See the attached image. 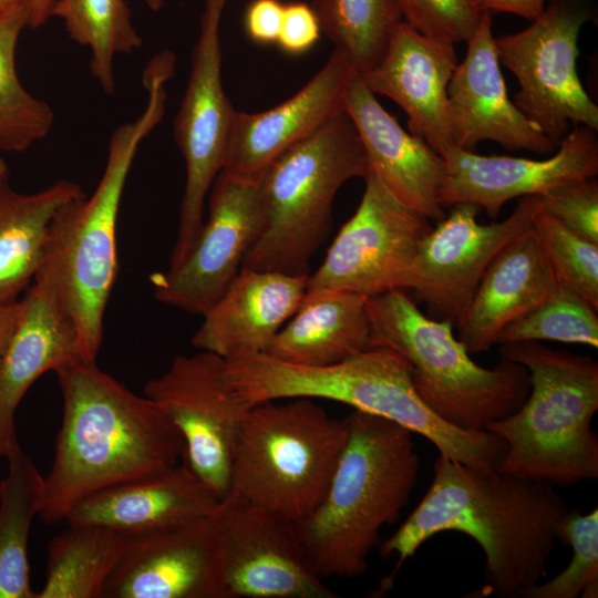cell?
I'll return each mask as SVG.
<instances>
[{
    "label": "cell",
    "instance_id": "cell-1",
    "mask_svg": "<svg viewBox=\"0 0 598 598\" xmlns=\"http://www.w3.org/2000/svg\"><path fill=\"white\" fill-rule=\"evenodd\" d=\"M433 481L419 505L384 542L383 557L396 570L432 536L457 532L472 537L485 555L481 595L523 598L546 575L565 501L545 482L478 471L439 455Z\"/></svg>",
    "mask_w": 598,
    "mask_h": 598
},
{
    "label": "cell",
    "instance_id": "cell-2",
    "mask_svg": "<svg viewBox=\"0 0 598 598\" xmlns=\"http://www.w3.org/2000/svg\"><path fill=\"white\" fill-rule=\"evenodd\" d=\"M55 373L63 416L43 481L39 515L45 523L65 520L99 491L184 461L183 436L156 402L135 394L95 361L80 360Z\"/></svg>",
    "mask_w": 598,
    "mask_h": 598
},
{
    "label": "cell",
    "instance_id": "cell-3",
    "mask_svg": "<svg viewBox=\"0 0 598 598\" xmlns=\"http://www.w3.org/2000/svg\"><path fill=\"white\" fill-rule=\"evenodd\" d=\"M172 76L164 64L147 65L143 74L145 109L113 131L93 194L62 205L49 228L34 280L48 287L66 312L86 361H95L103 341L104 313L117 269L116 224L126 181L141 144L163 120L165 85Z\"/></svg>",
    "mask_w": 598,
    "mask_h": 598
},
{
    "label": "cell",
    "instance_id": "cell-4",
    "mask_svg": "<svg viewBox=\"0 0 598 598\" xmlns=\"http://www.w3.org/2000/svg\"><path fill=\"white\" fill-rule=\"evenodd\" d=\"M226 377L251 406L279 399H326L374 414L427 439L440 454L478 471L496 470L506 443L487 430H463L417 395L412 367L388 348H369L327 365H300L258 353L226 360Z\"/></svg>",
    "mask_w": 598,
    "mask_h": 598
},
{
    "label": "cell",
    "instance_id": "cell-5",
    "mask_svg": "<svg viewBox=\"0 0 598 598\" xmlns=\"http://www.w3.org/2000/svg\"><path fill=\"white\" fill-rule=\"evenodd\" d=\"M347 439L329 487L317 508L297 522L316 574L352 579L368 569L383 526L393 524L419 480L412 432L357 411L344 417Z\"/></svg>",
    "mask_w": 598,
    "mask_h": 598
},
{
    "label": "cell",
    "instance_id": "cell-6",
    "mask_svg": "<svg viewBox=\"0 0 598 598\" xmlns=\"http://www.w3.org/2000/svg\"><path fill=\"white\" fill-rule=\"evenodd\" d=\"M499 346L501 359L527 369L529 392L514 413L485 426L506 443L496 470L560 486L598 478L597 361L538 341Z\"/></svg>",
    "mask_w": 598,
    "mask_h": 598
},
{
    "label": "cell",
    "instance_id": "cell-7",
    "mask_svg": "<svg viewBox=\"0 0 598 598\" xmlns=\"http://www.w3.org/2000/svg\"><path fill=\"white\" fill-rule=\"evenodd\" d=\"M369 348H388L412 367L420 399L441 419L463 430H485L514 413L529 392L525 367L501 360L493 368L473 361L446 321L424 315L396 289L368 297Z\"/></svg>",
    "mask_w": 598,
    "mask_h": 598
},
{
    "label": "cell",
    "instance_id": "cell-8",
    "mask_svg": "<svg viewBox=\"0 0 598 598\" xmlns=\"http://www.w3.org/2000/svg\"><path fill=\"white\" fill-rule=\"evenodd\" d=\"M368 174L362 142L346 112L287 148L259 182L262 227L243 267L310 275V260L331 229L338 190Z\"/></svg>",
    "mask_w": 598,
    "mask_h": 598
},
{
    "label": "cell",
    "instance_id": "cell-9",
    "mask_svg": "<svg viewBox=\"0 0 598 598\" xmlns=\"http://www.w3.org/2000/svg\"><path fill=\"white\" fill-rule=\"evenodd\" d=\"M347 439L344 419L313 399L249 409L236 442L229 492L295 523L322 501Z\"/></svg>",
    "mask_w": 598,
    "mask_h": 598
},
{
    "label": "cell",
    "instance_id": "cell-10",
    "mask_svg": "<svg viewBox=\"0 0 598 598\" xmlns=\"http://www.w3.org/2000/svg\"><path fill=\"white\" fill-rule=\"evenodd\" d=\"M591 19L579 0H548L532 23L495 38L499 63L516 78L514 104L557 147L570 126L598 130V106L577 72L578 38Z\"/></svg>",
    "mask_w": 598,
    "mask_h": 598
},
{
    "label": "cell",
    "instance_id": "cell-11",
    "mask_svg": "<svg viewBox=\"0 0 598 598\" xmlns=\"http://www.w3.org/2000/svg\"><path fill=\"white\" fill-rule=\"evenodd\" d=\"M226 1H205L187 85L174 122L186 182L169 268L182 262L199 235L205 202L223 171L236 114L221 81L219 27Z\"/></svg>",
    "mask_w": 598,
    "mask_h": 598
},
{
    "label": "cell",
    "instance_id": "cell-12",
    "mask_svg": "<svg viewBox=\"0 0 598 598\" xmlns=\"http://www.w3.org/2000/svg\"><path fill=\"white\" fill-rule=\"evenodd\" d=\"M360 204L342 225L309 288H337L365 297L411 289L431 220L400 202L369 172Z\"/></svg>",
    "mask_w": 598,
    "mask_h": 598
},
{
    "label": "cell",
    "instance_id": "cell-13",
    "mask_svg": "<svg viewBox=\"0 0 598 598\" xmlns=\"http://www.w3.org/2000/svg\"><path fill=\"white\" fill-rule=\"evenodd\" d=\"M143 393L156 402L181 432L184 461L220 499L230 487L236 442L251 408L226 377V360L202 351L177 355Z\"/></svg>",
    "mask_w": 598,
    "mask_h": 598
},
{
    "label": "cell",
    "instance_id": "cell-14",
    "mask_svg": "<svg viewBox=\"0 0 598 598\" xmlns=\"http://www.w3.org/2000/svg\"><path fill=\"white\" fill-rule=\"evenodd\" d=\"M227 598H334L297 525L228 492L212 513Z\"/></svg>",
    "mask_w": 598,
    "mask_h": 598
},
{
    "label": "cell",
    "instance_id": "cell-15",
    "mask_svg": "<svg viewBox=\"0 0 598 598\" xmlns=\"http://www.w3.org/2000/svg\"><path fill=\"white\" fill-rule=\"evenodd\" d=\"M209 193L208 217L186 257L152 277L159 302L202 316L237 277L262 227L259 184L220 172Z\"/></svg>",
    "mask_w": 598,
    "mask_h": 598
},
{
    "label": "cell",
    "instance_id": "cell-16",
    "mask_svg": "<svg viewBox=\"0 0 598 598\" xmlns=\"http://www.w3.org/2000/svg\"><path fill=\"white\" fill-rule=\"evenodd\" d=\"M538 196L522 197L502 221L482 225L473 204L454 205L421 244L412 288L427 316L456 328L464 318L481 278L496 255L530 228Z\"/></svg>",
    "mask_w": 598,
    "mask_h": 598
},
{
    "label": "cell",
    "instance_id": "cell-17",
    "mask_svg": "<svg viewBox=\"0 0 598 598\" xmlns=\"http://www.w3.org/2000/svg\"><path fill=\"white\" fill-rule=\"evenodd\" d=\"M126 536L103 598H227L212 514Z\"/></svg>",
    "mask_w": 598,
    "mask_h": 598
},
{
    "label": "cell",
    "instance_id": "cell-18",
    "mask_svg": "<svg viewBox=\"0 0 598 598\" xmlns=\"http://www.w3.org/2000/svg\"><path fill=\"white\" fill-rule=\"evenodd\" d=\"M442 156L445 176L439 194L441 206L473 204L492 218H497L511 199L538 196L598 174L596 131L585 125L573 126L559 143L558 152L546 159L485 156L457 146Z\"/></svg>",
    "mask_w": 598,
    "mask_h": 598
},
{
    "label": "cell",
    "instance_id": "cell-19",
    "mask_svg": "<svg viewBox=\"0 0 598 598\" xmlns=\"http://www.w3.org/2000/svg\"><path fill=\"white\" fill-rule=\"evenodd\" d=\"M353 72L346 53L334 48L326 64L288 100L264 112L236 111L221 172L241 183L259 184L276 157L346 112L344 94Z\"/></svg>",
    "mask_w": 598,
    "mask_h": 598
},
{
    "label": "cell",
    "instance_id": "cell-20",
    "mask_svg": "<svg viewBox=\"0 0 598 598\" xmlns=\"http://www.w3.org/2000/svg\"><path fill=\"white\" fill-rule=\"evenodd\" d=\"M457 64L455 43L402 21L381 59L359 76L372 93L404 111L411 134L443 155L455 146L447 89Z\"/></svg>",
    "mask_w": 598,
    "mask_h": 598
},
{
    "label": "cell",
    "instance_id": "cell-21",
    "mask_svg": "<svg viewBox=\"0 0 598 598\" xmlns=\"http://www.w3.org/2000/svg\"><path fill=\"white\" fill-rule=\"evenodd\" d=\"M466 44L464 60L457 64L447 89L455 146L474 152L478 143L493 141L507 151L553 153L557 146L508 96L491 12L483 13Z\"/></svg>",
    "mask_w": 598,
    "mask_h": 598
},
{
    "label": "cell",
    "instance_id": "cell-22",
    "mask_svg": "<svg viewBox=\"0 0 598 598\" xmlns=\"http://www.w3.org/2000/svg\"><path fill=\"white\" fill-rule=\"evenodd\" d=\"M344 111L362 142L369 172L400 202L440 223L446 216L439 200L443 156L406 132L355 72L344 94Z\"/></svg>",
    "mask_w": 598,
    "mask_h": 598
},
{
    "label": "cell",
    "instance_id": "cell-23",
    "mask_svg": "<svg viewBox=\"0 0 598 598\" xmlns=\"http://www.w3.org/2000/svg\"><path fill=\"white\" fill-rule=\"evenodd\" d=\"M308 277L241 267L225 293L203 315L192 346L225 360L266 353L298 309Z\"/></svg>",
    "mask_w": 598,
    "mask_h": 598
},
{
    "label": "cell",
    "instance_id": "cell-24",
    "mask_svg": "<svg viewBox=\"0 0 598 598\" xmlns=\"http://www.w3.org/2000/svg\"><path fill=\"white\" fill-rule=\"evenodd\" d=\"M20 301L18 326L0 358V455L6 457L19 444L14 415L29 388L43 373L84 360L73 323L48 287L33 280Z\"/></svg>",
    "mask_w": 598,
    "mask_h": 598
},
{
    "label": "cell",
    "instance_id": "cell-25",
    "mask_svg": "<svg viewBox=\"0 0 598 598\" xmlns=\"http://www.w3.org/2000/svg\"><path fill=\"white\" fill-rule=\"evenodd\" d=\"M219 498L183 461L168 470L99 491L79 502L65 520L126 535L208 516Z\"/></svg>",
    "mask_w": 598,
    "mask_h": 598
},
{
    "label": "cell",
    "instance_id": "cell-26",
    "mask_svg": "<svg viewBox=\"0 0 598 598\" xmlns=\"http://www.w3.org/2000/svg\"><path fill=\"white\" fill-rule=\"evenodd\" d=\"M560 282L530 226L491 261L456 327L468 353L489 350L499 331L548 296Z\"/></svg>",
    "mask_w": 598,
    "mask_h": 598
},
{
    "label": "cell",
    "instance_id": "cell-27",
    "mask_svg": "<svg viewBox=\"0 0 598 598\" xmlns=\"http://www.w3.org/2000/svg\"><path fill=\"white\" fill-rule=\"evenodd\" d=\"M367 301L368 297L343 289H307L266 353L293 364L327 365L369 349Z\"/></svg>",
    "mask_w": 598,
    "mask_h": 598
},
{
    "label": "cell",
    "instance_id": "cell-28",
    "mask_svg": "<svg viewBox=\"0 0 598 598\" xmlns=\"http://www.w3.org/2000/svg\"><path fill=\"white\" fill-rule=\"evenodd\" d=\"M80 185L60 179L35 193H20L0 172V302L17 300L34 280L51 221L66 202L83 195Z\"/></svg>",
    "mask_w": 598,
    "mask_h": 598
},
{
    "label": "cell",
    "instance_id": "cell-29",
    "mask_svg": "<svg viewBox=\"0 0 598 598\" xmlns=\"http://www.w3.org/2000/svg\"><path fill=\"white\" fill-rule=\"evenodd\" d=\"M126 539L105 526L69 524L49 544L45 582L35 598H103Z\"/></svg>",
    "mask_w": 598,
    "mask_h": 598
},
{
    "label": "cell",
    "instance_id": "cell-30",
    "mask_svg": "<svg viewBox=\"0 0 598 598\" xmlns=\"http://www.w3.org/2000/svg\"><path fill=\"white\" fill-rule=\"evenodd\" d=\"M0 482V598H35L31 589L28 539L39 515L44 477L17 444Z\"/></svg>",
    "mask_w": 598,
    "mask_h": 598
},
{
    "label": "cell",
    "instance_id": "cell-31",
    "mask_svg": "<svg viewBox=\"0 0 598 598\" xmlns=\"http://www.w3.org/2000/svg\"><path fill=\"white\" fill-rule=\"evenodd\" d=\"M50 17L62 21L72 41L89 49L92 76L107 95L115 91L114 60L140 50L143 39L125 0H54Z\"/></svg>",
    "mask_w": 598,
    "mask_h": 598
},
{
    "label": "cell",
    "instance_id": "cell-32",
    "mask_svg": "<svg viewBox=\"0 0 598 598\" xmlns=\"http://www.w3.org/2000/svg\"><path fill=\"white\" fill-rule=\"evenodd\" d=\"M29 4L0 13V148L21 153L45 138L54 112L21 83L16 65L17 44L28 27Z\"/></svg>",
    "mask_w": 598,
    "mask_h": 598
},
{
    "label": "cell",
    "instance_id": "cell-33",
    "mask_svg": "<svg viewBox=\"0 0 598 598\" xmlns=\"http://www.w3.org/2000/svg\"><path fill=\"white\" fill-rule=\"evenodd\" d=\"M321 31L362 74L381 59L403 21L395 0H313Z\"/></svg>",
    "mask_w": 598,
    "mask_h": 598
},
{
    "label": "cell",
    "instance_id": "cell-34",
    "mask_svg": "<svg viewBox=\"0 0 598 598\" xmlns=\"http://www.w3.org/2000/svg\"><path fill=\"white\" fill-rule=\"evenodd\" d=\"M542 340L598 348L597 309L560 285L546 299L504 326L496 344Z\"/></svg>",
    "mask_w": 598,
    "mask_h": 598
},
{
    "label": "cell",
    "instance_id": "cell-35",
    "mask_svg": "<svg viewBox=\"0 0 598 598\" xmlns=\"http://www.w3.org/2000/svg\"><path fill=\"white\" fill-rule=\"evenodd\" d=\"M560 540L573 548L567 567L554 578L529 588L523 598L598 597V509L568 511L559 527Z\"/></svg>",
    "mask_w": 598,
    "mask_h": 598
},
{
    "label": "cell",
    "instance_id": "cell-36",
    "mask_svg": "<svg viewBox=\"0 0 598 598\" xmlns=\"http://www.w3.org/2000/svg\"><path fill=\"white\" fill-rule=\"evenodd\" d=\"M532 228L560 285L585 298L598 309V245L561 225L539 204Z\"/></svg>",
    "mask_w": 598,
    "mask_h": 598
},
{
    "label": "cell",
    "instance_id": "cell-37",
    "mask_svg": "<svg viewBox=\"0 0 598 598\" xmlns=\"http://www.w3.org/2000/svg\"><path fill=\"white\" fill-rule=\"evenodd\" d=\"M403 21L429 37L466 42L482 16L474 0H395Z\"/></svg>",
    "mask_w": 598,
    "mask_h": 598
},
{
    "label": "cell",
    "instance_id": "cell-38",
    "mask_svg": "<svg viewBox=\"0 0 598 598\" xmlns=\"http://www.w3.org/2000/svg\"><path fill=\"white\" fill-rule=\"evenodd\" d=\"M549 215L579 237L598 245V182L595 177L556 186L538 195Z\"/></svg>",
    "mask_w": 598,
    "mask_h": 598
},
{
    "label": "cell",
    "instance_id": "cell-39",
    "mask_svg": "<svg viewBox=\"0 0 598 598\" xmlns=\"http://www.w3.org/2000/svg\"><path fill=\"white\" fill-rule=\"evenodd\" d=\"M320 23L313 8L303 2L285 4L278 45L288 54L310 50L320 38Z\"/></svg>",
    "mask_w": 598,
    "mask_h": 598
},
{
    "label": "cell",
    "instance_id": "cell-40",
    "mask_svg": "<svg viewBox=\"0 0 598 598\" xmlns=\"http://www.w3.org/2000/svg\"><path fill=\"white\" fill-rule=\"evenodd\" d=\"M283 8L285 4L279 0H252L245 13L248 37L261 44L277 43Z\"/></svg>",
    "mask_w": 598,
    "mask_h": 598
},
{
    "label": "cell",
    "instance_id": "cell-41",
    "mask_svg": "<svg viewBox=\"0 0 598 598\" xmlns=\"http://www.w3.org/2000/svg\"><path fill=\"white\" fill-rule=\"evenodd\" d=\"M481 12H506L533 21L548 0H474Z\"/></svg>",
    "mask_w": 598,
    "mask_h": 598
},
{
    "label": "cell",
    "instance_id": "cell-42",
    "mask_svg": "<svg viewBox=\"0 0 598 598\" xmlns=\"http://www.w3.org/2000/svg\"><path fill=\"white\" fill-rule=\"evenodd\" d=\"M21 313V301L11 300L0 302V358L6 351L14 330L18 326Z\"/></svg>",
    "mask_w": 598,
    "mask_h": 598
},
{
    "label": "cell",
    "instance_id": "cell-43",
    "mask_svg": "<svg viewBox=\"0 0 598 598\" xmlns=\"http://www.w3.org/2000/svg\"><path fill=\"white\" fill-rule=\"evenodd\" d=\"M54 0H31L29 4L28 27L37 29L43 25L50 17Z\"/></svg>",
    "mask_w": 598,
    "mask_h": 598
},
{
    "label": "cell",
    "instance_id": "cell-44",
    "mask_svg": "<svg viewBox=\"0 0 598 598\" xmlns=\"http://www.w3.org/2000/svg\"><path fill=\"white\" fill-rule=\"evenodd\" d=\"M30 1L31 0H0V13L22 4H30Z\"/></svg>",
    "mask_w": 598,
    "mask_h": 598
},
{
    "label": "cell",
    "instance_id": "cell-45",
    "mask_svg": "<svg viewBox=\"0 0 598 598\" xmlns=\"http://www.w3.org/2000/svg\"><path fill=\"white\" fill-rule=\"evenodd\" d=\"M146 6L152 10V11H159L163 6L165 4V0H144Z\"/></svg>",
    "mask_w": 598,
    "mask_h": 598
},
{
    "label": "cell",
    "instance_id": "cell-46",
    "mask_svg": "<svg viewBox=\"0 0 598 598\" xmlns=\"http://www.w3.org/2000/svg\"><path fill=\"white\" fill-rule=\"evenodd\" d=\"M0 172H8L7 164L1 156H0Z\"/></svg>",
    "mask_w": 598,
    "mask_h": 598
},
{
    "label": "cell",
    "instance_id": "cell-47",
    "mask_svg": "<svg viewBox=\"0 0 598 598\" xmlns=\"http://www.w3.org/2000/svg\"><path fill=\"white\" fill-rule=\"evenodd\" d=\"M579 1H588V0H579Z\"/></svg>",
    "mask_w": 598,
    "mask_h": 598
}]
</instances>
